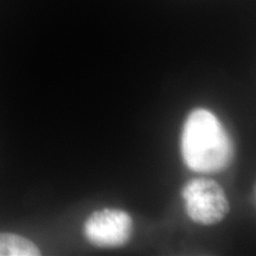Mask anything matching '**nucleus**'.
I'll list each match as a JSON object with an SVG mask.
<instances>
[{
	"instance_id": "1",
	"label": "nucleus",
	"mask_w": 256,
	"mask_h": 256,
	"mask_svg": "<svg viewBox=\"0 0 256 256\" xmlns=\"http://www.w3.org/2000/svg\"><path fill=\"white\" fill-rule=\"evenodd\" d=\"M184 162L198 174H215L229 166L234 145L228 132L210 110H192L182 134Z\"/></svg>"
},
{
	"instance_id": "2",
	"label": "nucleus",
	"mask_w": 256,
	"mask_h": 256,
	"mask_svg": "<svg viewBox=\"0 0 256 256\" xmlns=\"http://www.w3.org/2000/svg\"><path fill=\"white\" fill-rule=\"evenodd\" d=\"M183 200L188 216L198 224H216L229 212L226 192L217 182L209 178L188 182L183 188Z\"/></svg>"
},
{
	"instance_id": "3",
	"label": "nucleus",
	"mask_w": 256,
	"mask_h": 256,
	"mask_svg": "<svg viewBox=\"0 0 256 256\" xmlns=\"http://www.w3.org/2000/svg\"><path fill=\"white\" fill-rule=\"evenodd\" d=\"M132 218L120 209L95 211L84 223V235L92 244L102 248L121 247L130 238Z\"/></svg>"
},
{
	"instance_id": "4",
	"label": "nucleus",
	"mask_w": 256,
	"mask_h": 256,
	"mask_svg": "<svg viewBox=\"0 0 256 256\" xmlns=\"http://www.w3.org/2000/svg\"><path fill=\"white\" fill-rule=\"evenodd\" d=\"M40 250L30 240L17 234L0 232V256H38Z\"/></svg>"
}]
</instances>
